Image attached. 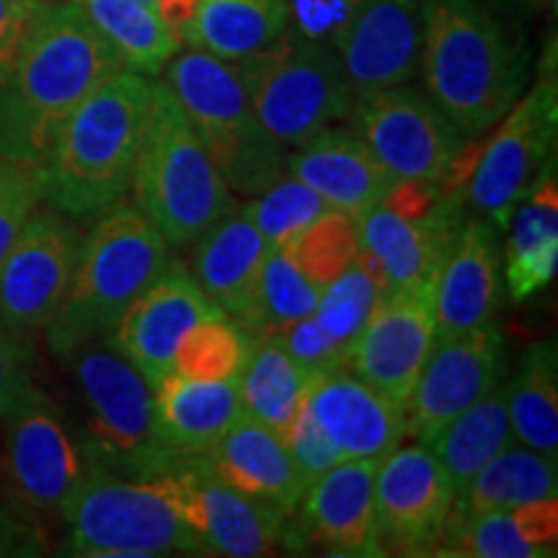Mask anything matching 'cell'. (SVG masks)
<instances>
[{
  "label": "cell",
  "mask_w": 558,
  "mask_h": 558,
  "mask_svg": "<svg viewBox=\"0 0 558 558\" xmlns=\"http://www.w3.org/2000/svg\"><path fill=\"white\" fill-rule=\"evenodd\" d=\"M239 414V380H190L169 369L153 386L156 432L160 442L179 456H205Z\"/></svg>",
  "instance_id": "f1b7e54d"
},
{
  "label": "cell",
  "mask_w": 558,
  "mask_h": 558,
  "mask_svg": "<svg viewBox=\"0 0 558 558\" xmlns=\"http://www.w3.org/2000/svg\"><path fill=\"white\" fill-rule=\"evenodd\" d=\"M68 554L86 558L205 556L199 541L148 481L88 463L60 509Z\"/></svg>",
  "instance_id": "9c48e42d"
},
{
  "label": "cell",
  "mask_w": 558,
  "mask_h": 558,
  "mask_svg": "<svg viewBox=\"0 0 558 558\" xmlns=\"http://www.w3.org/2000/svg\"><path fill=\"white\" fill-rule=\"evenodd\" d=\"M267 254L269 243L241 207L194 243V277L202 292L248 333H254L256 326V303Z\"/></svg>",
  "instance_id": "484cf974"
},
{
  "label": "cell",
  "mask_w": 558,
  "mask_h": 558,
  "mask_svg": "<svg viewBox=\"0 0 558 558\" xmlns=\"http://www.w3.org/2000/svg\"><path fill=\"white\" fill-rule=\"evenodd\" d=\"M124 70L156 78L181 50L169 26L140 0H73Z\"/></svg>",
  "instance_id": "d6a6232c"
},
{
  "label": "cell",
  "mask_w": 558,
  "mask_h": 558,
  "mask_svg": "<svg viewBox=\"0 0 558 558\" xmlns=\"http://www.w3.org/2000/svg\"><path fill=\"white\" fill-rule=\"evenodd\" d=\"M456 486L427 445L396 448L375 473V530L383 556H432L448 525Z\"/></svg>",
  "instance_id": "e0dca14e"
},
{
  "label": "cell",
  "mask_w": 558,
  "mask_h": 558,
  "mask_svg": "<svg viewBox=\"0 0 558 558\" xmlns=\"http://www.w3.org/2000/svg\"><path fill=\"white\" fill-rule=\"evenodd\" d=\"M153 81L117 70L62 124L45 163V202L73 222H94L132 190L150 114Z\"/></svg>",
  "instance_id": "3957f363"
},
{
  "label": "cell",
  "mask_w": 558,
  "mask_h": 558,
  "mask_svg": "<svg viewBox=\"0 0 558 558\" xmlns=\"http://www.w3.org/2000/svg\"><path fill=\"white\" fill-rule=\"evenodd\" d=\"M279 437H282L284 448L290 450L298 471L303 473V478L308 481V484L318 476H324L326 471H331L337 463H341V456L333 450L329 437L320 432L316 418H313L311 411L305 409V403L303 409L298 411V416L290 422V427Z\"/></svg>",
  "instance_id": "7bdbcfd3"
},
{
  "label": "cell",
  "mask_w": 558,
  "mask_h": 558,
  "mask_svg": "<svg viewBox=\"0 0 558 558\" xmlns=\"http://www.w3.org/2000/svg\"><path fill=\"white\" fill-rule=\"evenodd\" d=\"M388 290L386 269L373 251L360 248L357 259L344 275L320 290L318 305L313 316L339 344L352 347L362 326L373 311L375 300Z\"/></svg>",
  "instance_id": "8d00e7d4"
},
{
  "label": "cell",
  "mask_w": 558,
  "mask_h": 558,
  "mask_svg": "<svg viewBox=\"0 0 558 558\" xmlns=\"http://www.w3.org/2000/svg\"><path fill=\"white\" fill-rule=\"evenodd\" d=\"M320 288L313 284L303 269L290 259L284 248H269L259 282V303H256V326L251 337H275L284 326L311 316L316 311Z\"/></svg>",
  "instance_id": "f35d334b"
},
{
  "label": "cell",
  "mask_w": 558,
  "mask_h": 558,
  "mask_svg": "<svg viewBox=\"0 0 558 558\" xmlns=\"http://www.w3.org/2000/svg\"><path fill=\"white\" fill-rule=\"evenodd\" d=\"M47 538L41 533L39 522L13 512V509H0V556H45Z\"/></svg>",
  "instance_id": "7dc6e473"
},
{
  "label": "cell",
  "mask_w": 558,
  "mask_h": 558,
  "mask_svg": "<svg viewBox=\"0 0 558 558\" xmlns=\"http://www.w3.org/2000/svg\"><path fill=\"white\" fill-rule=\"evenodd\" d=\"M326 209H329L326 199L313 192L308 184H303L295 177H279L275 184L256 194L248 205H243L241 213L254 222V228L264 235L269 248H275L290 241L298 230H303Z\"/></svg>",
  "instance_id": "ab89813d"
},
{
  "label": "cell",
  "mask_w": 558,
  "mask_h": 558,
  "mask_svg": "<svg viewBox=\"0 0 558 558\" xmlns=\"http://www.w3.org/2000/svg\"><path fill=\"white\" fill-rule=\"evenodd\" d=\"M251 349L254 337L233 316L209 303V308L179 339L171 369L190 380H239Z\"/></svg>",
  "instance_id": "d590c367"
},
{
  "label": "cell",
  "mask_w": 558,
  "mask_h": 558,
  "mask_svg": "<svg viewBox=\"0 0 558 558\" xmlns=\"http://www.w3.org/2000/svg\"><path fill=\"white\" fill-rule=\"evenodd\" d=\"M505 331L497 320L437 339L414 383L403 422L407 437L427 445L439 429L505 380Z\"/></svg>",
  "instance_id": "9a60e30c"
},
{
  "label": "cell",
  "mask_w": 558,
  "mask_h": 558,
  "mask_svg": "<svg viewBox=\"0 0 558 558\" xmlns=\"http://www.w3.org/2000/svg\"><path fill=\"white\" fill-rule=\"evenodd\" d=\"M418 75L460 135L476 140L527 90L530 50L481 0H435L424 9Z\"/></svg>",
  "instance_id": "7a4b0ae2"
},
{
  "label": "cell",
  "mask_w": 558,
  "mask_h": 558,
  "mask_svg": "<svg viewBox=\"0 0 558 558\" xmlns=\"http://www.w3.org/2000/svg\"><path fill=\"white\" fill-rule=\"evenodd\" d=\"M435 341V279L388 288L349 347L347 369L403 409Z\"/></svg>",
  "instance_id": "2e32d148"
},
{
  "label": "cell",
  "mask_w": 558,
  "mask_h": 558,
  "mask_svg": "<svg viewBox=\"0 0 558 558\" xmlns=\"http://www.w3.org/2000/svg\"><path fill=\"white\" fill-rule=\"evenodd\" d=\"M380 460H341L311 481L292 512L290 548L316 546L326 556H383L375 530V473Z\"/></svg>",
  "instance_id": "d6986e66"
},
{
  "label": "cell",
  "mask_w": 558,
  "mask_h": 558,
  "mask_svg": "<svg viewBox=\"0 0 558 558\" xmlns=\"http://www.w3.org/2000/svg\"><path fill=\"white\" fill-rule=\"evenodd\" d=\"M130 192L171 248H194L209 228L239 209L163 81H153L148 128Z\"/></svg>",
  "instance_id": "5b68a950"
},
{
  "label": "cell",
  "mask_w": 558,
  "mask_h": 558,
  "mask_svg": "<svg viewBox=\"0 0 558 558\" xmlns=\"http://www.w3.org/2000/svg\"><path fill=\"white\" fill-rule=\"evenodd\" d=\"M514 442L558 456V347L554 339L530 344L505 380Z\"/></svg>",
  "instance_id": "4dcf8cb0"
},
{
  "label": "cell",
  "mask_w": 558,
  "mask_h": 558,
  "mask_svg": "<svg viewBox=\"0 0 558 558\" xmlns=\"http://www.w3.org/2000/svg\"><path fill=\"white\" fill-rule=\"evenodd\" d=\"M148 484L186 522L205 556L256 558L290 548L292 514L235 492L202 456H181Z\"/></svg>",
  "instance_id": "8fae6325"
},
{
  "label": "cell",
  "mask_w": 558,
  "mask_h": 558,
  "mask_svg": "<svg viewBox=\"0 0 558 558\" xmlns=\"http://www.w3.org/2000/svg\"><path fill=\"white\" fill-rule=\"evenodd\" d=\"M83 233L73 220L45 207L21 228L0 262V324L24 339H37L58 316L78 262Z\"/></svg>",
  "instance_id": "5bb4252c"
},
{
  "label": "cell",
  "mask_w": 558,
  "mask_h": 558,
  "mask_svg": "<svg viewBox=\"0 0 558 558\" xmlns=\"http://www.w3.org/2000/svg\"><path fill=\"white\" fill-rule=\"evenodd\" d=\"M202 458L235 492L288 514L300 507L308 488L282 437L243 411Z\"/></svg>",
  "instance_id": "d4e9b609"
},
{
  "label": "cell",
  "mask_w": 558,
  "mask_h": 558,
  "mask_svg": "<svg viewBox=\"0 0 558 558\" xmlns=\"http://www.w3.org/2000/svg\"><path fill=\"white\" fill-rule=\"evenodd\" d=\"M209 308L194 271L184 262L169 259L111 326L107 339L135 365L143 378L156 383L173 365L179 339Z\"/></svg>",
  "instance_id": "ffe728a7"
},
{
  "label": "cell",
  "mask_w": 558,
  "mask_h": 558,
  "mask_svg": "<svg viewBox=\"0 0 558 558\" xmlns=\"http://www.w3.org/2000/svg\"><path fill=\"white\" fill-rule=\"evenodd\" d=\"M34 386V341L0 324V418Z\"/></svg>",
  "instance_id": "ee69618b"
},
{
  "label": "cell",
  "mask_w": 558,
  "mask_h": 558,
  "mask_svg": "<svg viewBox=\"0 0 558 558\" xmlns=\"http://www.w3.org/2000/svg\"><path fill=\"white\" fill-rule=\"evenodd\" d=\"M424 11L416 0H349L331 50L354 99L414 83L422 65Z\"/></svg>",
  "instance_id": "ac0fdd59"
},
{
  "label": "cell",
  "mask_w": 558,
  "mask_h": 558,
  "mask_svg": "<svg viewBox=\"0 0 558 558\" xmlns=\"http://www.w3.org/2000/svg\"><path fill=\"white\" fill-rule=\"evenodd\" d=\"M305 409L341 460H383L407 437L399 403L347 367L313 373Z\"/></svg>",
  "instance_id": "44dd1931"
},
{
  "label": "cell",
  "mask_w": 558,
  "mask_h": 558,
  "mask_svg": "<svg viewBox=\"0 0 558 558\" xmlns=\"http://www.w3.org/2000/svg\"><path fill=\"white\" fill-rule=\"evenodd\" d=\"M275 339L288 349V354L300 362L308 373H326V369L347 367L349 349L339 344L324 326L318 324L316 316H305L295 324L284 326L282 331L275 333Z\"/></svg>",
  "instance_id": "b9f144b4"
},
{
  "label": "cell",
  "mask_w": 558,
  "mask_h": 558,
  "mask_svg": "<svg viewBox=\"0 0 558 558\" xmlns=\"http://www.w3.org/2000/svg\"><path fill=\"white\" fill-rule=\"evenodd\" d=\"M41 3H52V0H41Z\"/></svg>",
  "instance_id": "f907efd6"
},
{
  "label": "cell",
  "mask_w": 558,
  "mask_h": 558,
  "mask_svg": "<svg viewBox=\"0 0 558 558\" xmlns=\"http://www.w3.org/2000/svg\"><path fill=\"white\" fill-rule=\"evenodd\" d=\"M463 202V192L445 190L439 205L424 218H403L378 205L357 220L360 246L378 256L388 288H411L437 279L452 233L465 220L460 213Z\"/></svg>",
  "instance_id": "cb8c5ba5"
},
{
  "label": "cell",
  "mask_w": 558,
  "mask_h": 558,
  "mask_svg": "<svg viewBox=\"0 0 558 558\" xmlns=\"http://www.w3.org/2000/svg\"><path fill=\"white\" fill-rule=\"evenodd\" d=\"M288 171L320 194L326 205L352 215L354 220L378 207L393 184V177L383 169L365 140L352 128L337 124L298 145L288 156Z\"/></svg>",
  "instance_id": "603a6c76"
},
{
  "label": "cell",
  "mask_w": 558,
  "mask_h": 558,
  "mask_svg": "<svg viewBox=\"0 0 558 558\" xmlns=\"http://www.w3.org/2000/svg\"><path fill=\"white\" fill-rule=\"evenodd\" d=\"M140 3L148 5V9L177 34L181 47H184V41L190 37L194 26V19H197L202 0H140Z\"/></svg>",
  "instance_id": "c3c4849f"
},
{
  "label": "cell",
  "mask_w": 558,
  "mask_h": 558,
  "mask_svg": "<svg viewBox=\"0 0 558 558\" xmlns=\"http://www.w3.org/2000/svg\"><path fill=\"white\" fill-rule=\"evenodd\" d=\"M279 248L288 251L290 259L303 269V275L324 290L357 259L362 248L357 220L341 209L329 207Z\"/></svg>",
  "instance_id": "74e56055"
},
{
  "label": "cell",
  "mask_w": 558,
  "mask_h": 558,
  "mask_svg": "<svg viewBox=\"0 0 558 558\" xmlns=\"http://www.w3.org/2000/svg\"><path fill=\"white\" fill-rule=\"evenodd\" d=\"M499 303L501 251L497 228L484 218L463 220L452 233L435 279L437 339L486 324Z\"/></svg>",
  "instance_id": "7402d4cb"
},
{
  "label": "cell",
  "mask_w": 558,
  "mask_h": 558,
  "mask_svg": "<svg viewBox=\"0 0 558 558\" xmlns=\"http://www.w3.org/2000/svg\"><path fill=\"white\" fill-rule=\"evenodd\" d=\"M163 83L177 96L230 192L256 197L284 177L288 150L256 117L235 62L190 47L169 60Z\"/></svg>",
  "instance_id": "8992f818"
},
{
  "label": "cell",
  "mask_w": 558,
  "mask_h": 558,
  "mask_svg": "<svg viewBox=\"0 0 558 558\" xmlns=\"http://www.w3.org/2000/svg\"><path fill=\"white\" fill-rule=\"evenodd\" d=\"M558 501L541 499L476 518L448 520L439 558H548L558 550Z\"/></svg>",
  "instance_id": "83f0119b"
},
{
  "label": "cell",
  "mask_w": 558,
  "mask_h": 558,
  "mask_svg": "<svg viewBox=\"0 0 558 558\" xmlns=\"http://www.w3.org/2000/svg\"><path fill=\"white\" fill-rule=\"evenodd\" d=\"M558 497V458L509 442L456 494L450 520Z\"/></svg>",
  "instance_id": "f546056e"
},
{
  "label": "cell",
  "mask_w": 558,
  "mask_h": 558,
  "mask_svg": "<svg viewBox=\"0 0 558 558\" xmlns=\"http://www.w3.org/2000/svg\"><path fill=\"white\" fill-rule=\"evenodd\" d=\"M41 9V0H0V86L16 68Z\"/></svg>",
  "instance_id": "f6af8a7d"
},
{
  "label": "cell",
  "mask_w": 558,
  "mask_h": 558,
  "mask_svg": "<svg viewBox=\"0 0 558 558\" xmlns=\"http://www.w3.org/2000/svg\"><path fill=\"white\" fill-rule=\"evenodd\" d=\"M290 0H202L184 47L239 62L288 29Z\"/></svg>",
  "instance_id": "1f68e13d"
},
{
  "label": "cell",
  "mask_w": 558,
  "mask_h": 558,
  "mask_svg": "<svg viewBox=\"0 0 558 558\" xmlns=\"http://www.w3.org/2000/svg\"><path fill=\"white\" fill-rule=\"evenodd\" d=\"M347 120L393 179L442 181L469 143L427 90L411 83L354 99Z\"/></svg>",
  "instance_id": "4fadbf2b"
},
{
  "label": "cell",
  "mask_w": 558,
  "mask_h": 558,
  "mask_svg": "<svg viewBox=\"0 0 558 558\" xmlns=\"http://www.w3.org/2000/svg\"><path fill=\"white\" fill-rule=\"evenodd\" d=\"M505 282L512 303L548 288L558 271V177L556 156L518 202L507 222Z\"/></svg>",
  "instance_id": "4316f807"
},
{
  "label": "cell",
  "mask_w": 558,
  "mask_h": 558,
  "mask_svg": "<svg viewBox=\"0 0 558 558\" xmlns=\"http://www.w3.org/2000/svg\"><path fill=\"white\" fill-rule=\"evenodd\" d=\"M311 378L313 373L292 360L275 337L254 339L239 378L241 411L282 435L303 409Z\"/></svg>",
  "instance_id": "836d02e7"
},
{
  "label": "cell",
  "mask_w": 558,
  "mask_h": 558,
  "mask_svg": "<svg viewBox=\"0 0 558 558\" xmlns=\"http://www.w3.org/2000/svg\"><path fill=\"white\" fill-rule=\"evenodd\" d=\"M416 3H418V5H422V11H424V9H427V5H432V3H435V0H416Z\"/></svg>",
  "instance_id": "681fc988"
},
{
  "label": "cell",
  "mask_w": 558,
  "mask_h": 558,
  "mask_svg": "<svg viewBox=\"0 0 558 558\" xmlns=\"http://www.w3.org/2000/svg\"><path fill=\"white\" fill-rule=\"evenodd\" d=\"M0 422V473L9 492V509L37 522L60 518L62 505L88 469L78 429L37 383Z\"/></svg>",
  "instance_id": "30bf717a"
},
{
  "label": "cell",
  "mask_w": 558,
  "mask_h": 558,
  "mask_svg": "<svg viewBox=\"0 0 558 558\" xmlns=\"http://www.w3.org/2000/svg\"><path fill=\"white\" fill-rule=\"evenodd\" d=\"M442 194V181L393 179L380 205L388 207L390 213L403 215V218H424L439 205Z\"/></svg>",
  "instance_id": "bcb514c9"
},
{
  "label": "cell",
  "mask_w": 558,
  "mask_h": 558,
  "mask_svg": "<svg viewBox=\"0 0 558 558\" xmlns=\"http://www.w3.org/2000/svg\"><path fill=\"white\" fill-rule=\"evenodd\" d=\"M558 86L556 70H543L535 86L525 90L512 109L494 124L492 137L481 145L465 199L481 218L505 230L518 202L538 179L543 166L556 156Z\"/></svg>",
  "instance_id": "7c38bea8"
},
{
  "label": "cell",
  "mask_w": 558,
  "mask_h": 558,
  "mask_svg": "<svg viewBox=\"0 0 558 558\" xmlns=\"http://www.w3.org/2000/svg\"><path fill=\"white\" fill-rule=\"evenodd\" d=\"M45 197L47 177L41 166L0 156V262Z\"/></svg>",
  "instance_id": "60d3db41"
},
{
  "label": "cell",
  "mask_w": 558,
  "mask_h": 558,
  "mask_svg": "<svg viewBox=\"0 0 558 558\" xmlns=\"http://www.w3.org/2000/svg\"><path fill=\"white\" fill-rule=\"evenodd\" d=\"M512 439L505 380H501L497 388L488 390L484 399H478L471 409L458 414L448 427L439 429L427 442V448L445 465L458 494Z\"/></svg>",
  "instance_id": "e575fe53"
},
{
  "label": "cell",
  "mask_w": 558,
  "mask_h": 558,
  "mask_svg": "<svg viewBox=\"0 0 558 558\" xmlns=\"http://www.w3.org/2000/svg\"><path fill=\"white\" fill-rule=\"evenodd\" d=\"M62 365L78 390V437L88 463L135 481H150L181 458L166 448L153 416V386L107 337L70 349Z\"/></svg>",
  "instance_id": "52a82bcc"
},
{
  "label": "cell",
  "mask_w": 558,
  "mask_h": 558,
  "mask_svg": "<svg viewBox=\"0 0 558 558\" xmlns=\"http://www.w3.org/2000/svg\"><path fill=\"white\" fill-rule=\"evenodd\" d=\"M169 259L171 246L135 202L122 199L101 213L83 235L65 300L45 329L54 357H65L83 341L107 337Z\"/></svg>",
  "instance_id": "277c9868"
},
{
  "label": "cell",
  "mask_w": 558,
  "mask_h": 558,
  "mask_svg": "<svg viewBox=\"0 0 558 558\" xmlns=\"http://www.w3.org/2000/svg\"><path fill=\"white\" fill-rule=\"evenodd\" d=\"M117 70L120 58L73 0L45 3L0 86V156L45 169L68 117Z\"/></svg>",
  "instance_id": "6da1fadb"
},
{
  "label": "cell",
  "mask_w": 558,
  "mask_h": 558,
  "mask_svg": "<svg viewBox=\"0 0 558 558\" xmlns=\"http://www.w3.org/2000/svg\"><path fill=\"white\" fill-rule=\"evenodd\" d=\"M259 122L284 148H298L347 120L352 90L331 45L300 29H284L267 47L235 62Z\"/></svg>",
  "instance_id": "ba28073f"
}]
</instances>
